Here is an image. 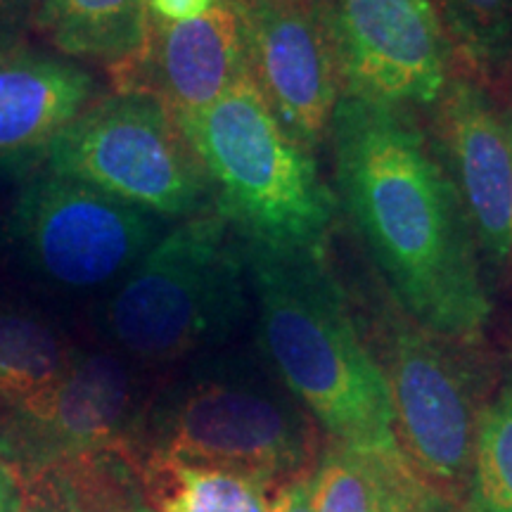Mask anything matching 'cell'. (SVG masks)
I'll use <instances>...</instances> for the list:
<instances>
[{
    "instance_id": "obj_1",
    "label": "cell",
    "mask_w": 512,
    "mask_h": 512,
    "mask_svg": "<svg viewBox=\"0 0 512 512\" xmlns=\"http://www.w3.org/2000/svg\"><path fill=\"white\" fill-rule=\"evenodd\" d=\"M328 143L337 202L392 302L448 342H482L494 313L482 254L437 145L413 112L339 98Z\"/></svg>"
},
{
    "instance_id": "obj_2",
    "label": "cell",
    "mask_w": 512,
    "mask_h": 512,
    "mask_svg": "<svg viewBox=\"0 0 512 512\" xmlns=\"http://www.w3.org/2000/svg\"><path fill=\"white\" fill-rule=\"evenodd\" d=\"M242 247L259 309V342L273 375L328 441L406 463L380 361L358 332L325 254L245 240Z\"/></svg>"
},
{
    "instance_id": "obj_3",
    "label": "cell",
    "mask_w": 512,
    "mask_h": 512,
    "mask_svg": "<svg viewBox=\"0 0 512 512\" xmlns=\"http://www.w3.org/2000/svg\"><path fill=\"white\" fill-rule=\"evenodd\" d=\"M207 171L214 209L240 240L328 254L337 195L311 150L280 124L252 76L178 119Z\"/></svg>"
},
{
    "instance_id": "obj_4",
    "label": "cell",
    "mask_w": 512,
    "mask_h": 512,
    "mask_svg": "<svg viewBox=\"0 0 512 512\" xmlns=\"http://www.w3.org/2000/svg\"><path fill=\"white\" fill-rule=\"evenodd\" d=\"M240 235L214 204L164 233L107 302L105 328L136 361L174 363L226 342L247 311Z\"/></svg>"
},
{
    "instance_id": "obj_5",
    "label": "cell",
    "mask_w": 512,
    "mask_h": 512,
    "mask_svg": "<svg viewBox=\"0 0 512 512\" xmlns=\"http://www.w3.org/2000/svg\"><path fill=\"white\" fill-rule=\"evenodd\" d=\"M147 458L221 467L283 489L311 475L309 413L256 361L230 356L171 389L147 418Z\"/></svg>"
},
{
    "instance_id": "obj_6",
    "label": "cell",
    "mask_w": 512,
    "mask_h": 512,
    "mask_svg": "<svg viewBox=\"0 0 512 512\" xmlns=\"http://www.w3.org/2000/svg\"><path fill=\"white\" fill-rule=\"evenodd\" d=\"M46 171L159 219H188L214 202L207 171L174 112L143 91H114L91 102L53 140Z\"/></svg>"
},
{
    "instance_id": "obj_7",
    "label": "cell",
    "mask_w": 512,
    "mask_h": 512,
    "mask_svg": "<svg viewBox=\"0 0 512 512\" xmlns=\"http://www.w3.org/2000/svg\"><path fill=\"white\" fill-rule=\"evenodd\" d=\"M394 434L415 477L441 501L467 496L479 408L475 368L460 344L434 335L392 304L377 318Z\"/></svg>"
},
{
    "instance_id": "obj_8",
    "label": "cell",
    "mask_w": 512,
    "mask_h": 512,
    "mask_svg": "<svg viewBox=\"0 0 512 512\" xmlns=\"http://www.w3.org/2000/svg\"><path fill=\"white\" fill-rule=\"evenodd\" d=\"M10 230L48 283L95 290L124 278L162 238L164 223L93 185L43 171L17 195Z\"/></svg>"
},
{
    "instance_id": "obj_9",
    "label": "cell",
    "mask_w": 512,
    "mask_h": 512,
    "mask_svg": "<svg viewBox=\"0 0 512 512\" xmlns=\"http://www.w3.org/2000/svg\"><path fill=\"white\" fill-rule=\"evenodd\" d=\"M342 98L434 107L458 69L434 0H325Z\"/></svg>"
},
{
    "instance_id": "obj_10",
    "label": "cell",
    "mask_w": 512,
    "mask_h": 512,
    "mask_svg": "<svg viewBox=\"0 0 512 512\" xmlns=\"http://www.w3.org/2000/svg\"><path fill=\"white\" fill-rule=\"evenodd\" d=\"M238 12L249 76L292 138L325 145L342 98L325 0H230Z\"/></svg>"
},
{
    "instance_id": "obj_11",
    "label": "cell",
    "mask_w": 512,
    "mask_h": 512,
    "mask_svg": "<svg viewBox=\"0 0 512 512\" xmlns=\"http://www.w3.org/2000/svg\"><path fill=\"white\" fill-rule=\"evenodd\" d=\"M434 145L456 185L479 254L512 275V145L494 95L453 72L434 105Z\"/></svg>"
},
{
    "instance_id": "obj_12",
    "label": "cell",
    "mask_w": 512,
    "mask_h": 512,
    "mask_svg": "<svg viewBox=\"0 0 512 512\" xmlns=\"http://www.w3.org/2000/svg\"><path fill=\"white\" fill-rule=\"evenodd\" d=\"M17 432L50 463L131 453L138 432V380L110 351H74L53 384L10 408Z\"/></svg>"
},
{
    "instance_id": "obj_13",
    "label": "cell",
    "mask_w": 512,
    "mask_h": 512,
    "mask_svg": "<svg viewBox=\"0 0 512 512\" xmlns=\"http://www.w3.org/2000/svg\"><path fill=\"white\" fill-rule=\"evenodd\" d=\"M112 74L117 91L155 95L176 119L207 110L249 79L238 12L230 0H216L188 22L150 19L143 53Z\"/></svg>"
},
{
    "instance_id": "obj_14",
    "label": "cell",
    "mask_w": 512,
    "mask_h": 512,
    "mask_svg": "<svg viewBox=\"0 0 512 512\" xmlns=\"http://www.w3.org/2000/svg\"><path fill=\"white\" fill-rule=\"evenodd\" d=\"M95 100L98 81L79 64L0 48V169L46 159L53 140Z\"/></svg>"
},
{
    "instance_id": "obj_15",
    "label": "cell",
    "mask_w": 512,
    "mask_h": 512,
    "mask_svg": "<svg viewBox=\"0 0 512 512\" xmlns=\"http://www.w3.org/2000/svg\"><path fill=\"white\" fill-rule=\"evenodd\" d=\"M31 24L62 55L117 72L150 36L145 0H36Z\"/></svg>"
},
{
    "instance_id": "obj_16",
    "label": "cell",
    "mask_w": 512,
    "mask_h": 512,
    "mask_svg": "<svg viewBox=\"0 0 512 512\" xmlns=\"http://www.w3.org/2000/svg\"><path fill=\"white\" fill-rule=\"evenodd\" d=\"M145 489L159 512H271L278 486L221 467L147 458Z\"/></svg>"
},
{
    "instance_id": "obj_17",
    "label": "cell",
    "mask_w": 512,
    "mask_h": 512,
    "mask_svg": "<svg viewBox=\"0 0 512 512\" xmlns=\"http://www.w3.org/2000/svg\"><path fill=\"white\" fill-rule=\"evenodd\" d=\"M74 351L41 313L0 304V406L10 411L43 392L67 368Z\"/></svg>"
},
{
    "instance_id": "obj_18",
    "label": "cell",
    "mask_w": 512,
    "mask_h": 512,
    "mask_svg": "<svg viewBox=\"0 0 512 512\" xmlns=\"http://www.w3.org/2000/svg\"><path fill=\"white\" fill-rule=\"evenodd\" d=\"M460 72L498 88L512 79V0H434Z\"/></svg>"
},
{
    "instance_id": "obj_19",
    "label": "cell",
    "mask_w": 512,
    "mask_h": 512,
    "mask_svg": "<svg viewBox=\"0 0 512 512\" xmlns=\"http://www.w3.org/2000/svg\"><path fill=\"white\" fill-rule=\"evenodd\" d=\"M411 477L406 463L328 441L311 475L313 512H387L399 486Z\"/></svg>"
},
{
    "instance_id": "obj_20",
    "label": "cell",
    "mask_w": 512,
    "mask_h": 512,
    "mask_svg": "<svg viewBox=\"0 0 512 512\" xmlns=\"http://www.w3.org/2000/svg\"><path fill=\"white\" fill-rule=\"evenodd\" d=\"M465 498L470 512H512V366L479 408Z\"/></svg>"
},
{
    "instance_id": "obj_21",
    "label": "cell",
    "mask_w": 512,
    "mask_h": 512,
    "mask_svg": "<svg viewBox=\"0 0 512 512\" xmlns=\"http://www.w3.org/2000/svg\"><path fill=\"white\" fill-rule=\"evenodd\" d=\"M112 456L119 453L60 460L62 482L43 489L41 510H24L22 505V512H150L126 489L124 479L114 475Z\"/></svg>"
},
{
    "instance_id": "obj_22",
    "label": "cell",
    "mask_w": 512,
    "mask_h": 512,
    "mask_svg": "<svg viewBox=\"0 0 512 512\" xmlns=\"http://www.w3.org/2000/svg\"><path fill=\"white\" fill-rule=\"evenodd\" d=\"M444 501L432 494L418 477L406 479L396 491L387 512H444Z\"/></svg>"
},
{
    "instance_id": "obj_23",
    "label": "cell",
    "mask_w": 512,
    "mask_h": 512,
    "mask_svg": "<svg viewBox=\"0 0 512 512\" xmlns=\"http://www.w3.org/2000/svg\"><path fill=\"white\" fill-rule=\"evenodd\" d=\"M147 12H150V19H157V22H188V19H195L207 12L216 0H145Z\"/></svg>"
},
{
    "instance_id": "obj_24",
    "label": "cell",
    "mask_w": 512,
    "mask_h": 512,
    "mask_svg": "<svg viewBox=\"0 0 512 512\" xmlns=\"http://www.w3.org/2000/svg\"><path fill=\"white\" fill-rule=\"evenodd\" d=\"M36 0H0V48L15 46L17 31L27 24Z\"/></svg>"
},
{
    "instance_id": "obj_25",
    "label": "cell",
    "mask_w": 512,
    "mask_h": 512,
    "mask_svg": "<svg viewBox=\"0 0 512 512\" xmlns=\"http://www.w3.org/2000/svg\"><path fill=\"white\" fill-rule=\"evenodd\" d=\"M271 512H313V484L311 475L294 479L275 496Z\"/></svg>"
},
{
    "instance_id": "obj_26",
    "label": "cell",
    "mask_w": 512,
    "mask_h": 512,
    "mask_svg": "<svg viewBox=\"0 0 512 512\" xmlns=\"http://www.w3.org/2000/svg\"><path fill=\"white\" fill-rule=\"evenodd\" d=\"M0 512H22V494L3 460H0Z\"/></svg>"
},
{
    "instance_id": "obj_27",
    "label": "cell",
    "mask_w": 512,
    "mask_h": 512,
    "mask_svg": "<svg viewBox=\"0 0 512 512\" xmlns=\"http://www.w3.org/2000/svg\"><path fill=\"white\" fill-rule=\"evenodd\" d=\"M503 112V121H505V131H508V138H510V145H512V93H510V100L508 105H505Z\"/></svg>"
}]
</instances>
